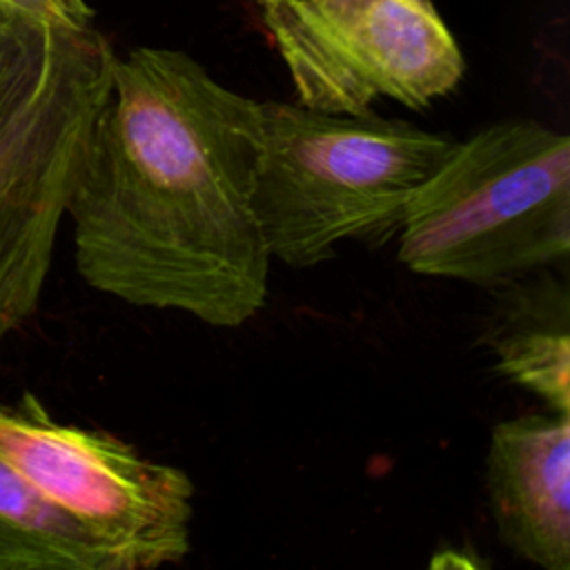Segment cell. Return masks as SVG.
<instances>
[{
	"mask_svg": "<svg viewBox=\"0 0 570 570\" xmlns=\"http://www.w3.org/2000/svg\"><path fill=\"white\" fill-rule=\"evenodd\" d=\"M485 490L501 543L543 570H570V414H525L492 428Z\"/></svg>",
	"mask_w": 570,
	"mask_h": 570,
	"instance_id": "52a82bcc",
	"label": "cell"
},
{
	"mask_svg": "<svg viewBox=\"0 0 570 570\" xmlns=\"http://www.w3.org/2000/svg\"><path fill=\"white\" fill-rule=\"evenodd\" d=\"M0 570H120L107 543L0 459Z\"/></svg>",
	"mask_w": 570,
	"mask_h": 570,
	"instance_id": "9c48e42d",
	"label": "cell"
},
{
	"mask_svg": "<svg viewBox=\"0 0 570 570\" xmlns=\"http://www.w3.org/2000/svg\"><path fill=\"white\" fill-rule=\"evenodd\" d=\"M483 343L497 370L539 396L548 410L570 414V289L550 267L497 287Z\"/></svg>",
	"mask_w": 570,
	"mask_h": 570,
	"instance_id": "ba28073f",
	"label": "cell"
},
{
	"mask_svg": "<svg viewBox=\"0 0 570 570\" xmlns=\"http://www.w3.org/2000/svg\"><path fill=\"white\" fill-rule=\"evenodd\" d=\"M116 53L91 24L0 9V343L36 312Z\"/></svg>",
	"mask_w": 570,
	"mask_h": 570,
	"instance_id": "7a4b0ae2",
	"label": "cell"
},
{
	"mask_svg": "<svg viewBox=\"0 0 570 570\" xmlns=\"http://www.w3.org/2000/svg\"><path fill=\"white\" fill-rule=\"evenodd\" d=\"M396 236L410 272L490 289L566 265L570 138L537 120H501L454 140Z\"/></svg>",
	"mask_w": 570,
	"mask_h": 570,
	"instance_id": "277c9868",
	"label": "cell"
},
{
	"mask_svg": "<svg viewBox=\"0 0 570 570\" xmlns=\"http://www.w3.org/2000/svg\"><path fill=\"white\" fill-rule=\"evenodd\" d=\"M261 151V102L191 56H116L67 205L85 283L212 327L252 321L272 265L254 207Z\"/></svg>",
	"mask_w": 570,
	"mask_h": 570,
	"instance_id": "6da1fadb",
	"label": "cell"
},
{
	"mask_svg": "<svg viewBox=\"0 0 570 570\" xmlns=\"http://www.w3.org/2000/svg\"><path fill=\"white\" fill-rule=\"evenodd\" d=\"M0 459L91 528L120 570L178 563L189 552L194 483L178 465L105 430L58 423L31 394L0 405Z\"/></svg>",
	"mask_w": 570,
	"mask_h": 570,
	"instance_id": "8992f818",
	"label": "cell"
},
{
	"mask_svg": "<svg viewBox=\"0 0 570 570\" xmlns=\"http://www.w3.org/2000/svg\"><path fill=\"white\" fill-rule=\"evenodd\" d=\"M298 105L370 111L379 98L423 109L465 73L432 0H256Z\"/></svg>",
	"mask_w": 570,
	"mask_h": 570,
	"instance_id": "5b68a950",
	"label": "cell"
},
{
	"mask_svg": "<svg viewBox=\"0 0 570 570\" xmlns=\"http://www.w3.org/2000/svg\"><path fill=\"white\" fill-rule=\"evenodd\" d=\"M0 9L49 24H91V9L85 0H0Z\"/></svg>",
	"mask_w": 570,
	"mask_h": 570,
	"instance_id": "30bf717a",
	"label": "cell"
},
{
	"mask_svg": "<svg viewBox=\"0 0 570 570\" xmlns=\"http://www.w3.org/2000/svg\"><path fill=\"white\" fill-rule=\"evenodd\" d=\"M263 151L254 207L272 261L307 269L338 243L383 245L452 138L372 111L332 114L261 102Z\"/></svg>",
	"mask_w": 570,
	"mask_h": 570,
	"instance_id": "3957f363",
	"label": "cell"
}]
</instances>
